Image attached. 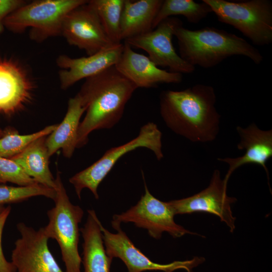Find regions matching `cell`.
<instances>
[{
    "instance_id": "d4e9b609",
    "label": "cell",
    "mask_w": 272,
    "mask_h": 272,
    "mask_svg": "<svg viewBox=\"0 0 272 272\" xmlns=\"http://www.w3.org/2000/svg\"><path fill=\"white\" fill-rule=\"evenodd\" d=\"M36 196H44L54 200L56 191L40 184L23 186L0 185V206L23 201Z\"/></svg>"
},
{
    "instance_id": "cb8c5ba5",
    "label": "cell",
    "mask_w": 272,
    "mask_h": 272,
    "mask_svg": "<svg viewBox=\"0 0 272 272\" xmlns=\"http://www.w3.org/2000/svg\"><path fill=\"white\" fill-rule=\"evenodd\" d=\"M58 124L47 126L43 129L29 134H20L13 128L4 130L0 138V157L11 159L22 152L31 143L37 139L50 134Z\"/></svg>"
},
{
    "instance_id": "277c9868",
    "label": "cell",
    "mask_w": 272,
    "mask_h": 272,
    "mask_svg": "<svg viewBox=\"0 0 272 272\" xmlns=\"http://www.w3.org/2000/svg\"><path fill=\"white\" fill-rule=\"evenodd\" d=\"M55 182V206L47 211L49 221L44 230L48 239H55L58 244L65 272H81L82 258L78 251L79 224L84 211L80 206L71 202L59 171Z\"/></svg>"
},
{
    "instance_id": "7c38bea8",
    "label": "cell",
    "mask_w": 272,
    "mask_h": 272,
    "mask_svg": "<svg viewBox=\"0 0 272 272\" xmlns=\"http://www.w3.org/2000/svg\"><path fill=\"white\" fill-rule=\"evenodd\" d=\"M61 35L67 42L86 51L88 55L114 44L105 32L98 15L89 1L65 16Z\"/></svg>"
},
{
    "instance_id": "ac0fdd59",
    "label": "cell",
    "mask_w": 272,
    "mask_h": 272,
    "mask_svg": "<svg viewBox=\"0 0 272 272\" xmlns=\"http://www.w3.org/2000/svg\"><path fill=\"white\" fill-rule=\"evenodd\" d=\"M85 111L78 94L69 99L64 117L46 137V146L49 157L60 149L64 157L70 158L72 156L77 148L80 120Z\"/></svg>"
},
{
    "instance_id": "ba28073f",
    "label": "cell",
    "mask_w": 272,
    "mask_h": 272,
    "mask_svg": "<svg viewBox=\"0 0 272 272\" xmlns=\"http://www.w3.org/2000/svg\"><path fill=\"white\" fill-rule=\"evenodd\" d=\"M145 194L137 203L125 212L114 215L111 223H133L135 226L146 229L149 234L156 239L161 238L164 232L174 238L193 234L175 222V215L168 202L154 197L145 182Z\"/></svg>"
},
{
    "instance_id": "603a6c76",
    "label": "cell",
    "mask_w": 272,
    "mask_h": 272,
    "mask_svg": "<svg viewBox=\"0 0 272 272\" xmlns=\"http://www.w3.org/2000/svg\"><path fill=\"white\" fill-rule=\"evenodd\" d=\"M105 33L113 43H121L120 21L124 0H91Z\"/></svg>"
},
{
    "instance_id": "52a82bcc",
    "label": "cell",
    "mask_w": 272,
    "mask_h": 272,
    "mask_svg": "<svg viewBox=\"0 0 272 272\" xmlns=\"http://www.w3.org/2000/svg\"><path fill=\"white\" fill-rule=\"evenodd\" d=\"M162 137L157 125L149 122L141 127L137 137L107 150L96 162L70 178L69 181L74 186L78 197L81 198L82 190L87 188L98 199L97 189L100 183L120 158L136 149L147 148L154 153L157 160H161L164 156Z\"/></svg>"
},
{
    "instance_id": "5bb4252c",
    "label": "cell",
    "mask_w": 272,
    "mask_h": 272,
    "mask_svg": "<svg viewBox=\"0 0 272 272\" xmlns=\"http://www.w3.org/2000/svg\"><path fill=\"white\" fill-rule=\"evenodd\" d=\"M123 44H112L87 57L72 58L60 55L57 58L60 87L66 89L77 82L92 77L107 68L114 66L122 53Z\"/></svg>"
},
{
    "instance_id": "8fae6325",
    "label": "cell",
    "mask_w": 272,
    "mask_h": 272,
    "mask_svg": "<svg viewBox=\"0 0 272 272\" xmlns=\"http://www.w3.org/2000/svg\"><path fill=\"white\" fill-rule=\"evenodd\" d=\"M228 182L222 179L219 170H214L209 186L199 192L186 198L168 201L174 214L206 212L219 217L233 232L236 218L231 205L236 201L227 194Z\"/></svg>"
},
{
    "instance_id": "30bf717a",
    "label": "cell",
    "mask_w": 272,
    "mask_h": 272,
    "mask_svg": "<svg viewBox=\"0 0 272 272\" xmlns=\"http://www.w3.org/2000/svg\"><path fill=\"white\" fill-rule=\"evenodd\" d=\"M112 227L117 231L112 233L101 224V230L107 255L112 259L118 258L126 265L128 272L146 271H161L173 272L177 269H184L192 272L193 268L203 262V257H195L190 260L175 261L169 263L161 264L155 262L137 248L122 231L120 225L111 223Z\"/></svg>"
},
{
    "instance_id": "44dd1931",
    "label": "cell",
    "mask_w": 272,
    "mask_h": 272,
    "mask_svg": "<svg viewBox=\"0 0 272 272\" xmlns=\"http://www.w3.org/2000/svg\"><path fill=\"white\" fill-rule=\"evenodd\" d=\"M46 137L35 140L11 159L18 163L37 183L55 189V178L49 167L50 157L46 146Z\"/></svg>"
},
{
    "instance_id": "f1b7e54d",
    "label": "cell",
    "mask_w": 272,
    "mask_h": 272,
    "mask_svg": "<svg viewBox=\"0 0 272 272\" xmlns=\"http://www.w3.org/2000/svg\"><path fill=\"white\" fill-rule=\"evenodd\" d=\"M5 133V130L0 128V138L3 136Z\"/></svg>"
},
{
    "instance_id": "2e32d148",
    "label": "cell",
    "mask_w": 272,
    "mask_h": 272,
    "mask_svg": "<svg viewBox=\"0 0 272 272\" xmlns=\"http://www.w3.org/2000/svg\"><path fill=\"white\" fill-rule=\"evenodd\" d=\"M240 141L237 148L245 150V154L237 158H218V161L226 163L229 169L224 179L227 182L232 173L239 167L255 164L262 167L268 178V171L266 166L268 160L272 157V130H262L252 123L246 127H236Z\"/></svg>"
},
{
    "instance_id": "e0dca14e",
    "label": "cell",
    "mask_w": 272,
    "mask_h": 272,
    "mask_svg": "<svg viewBox=\"0 0 272 272\" xmlns=\"http://www.w3.org/2000/svg\"><path fill=\"white\" fill-rule=\"evenodd\" d=\"M32 85L22 69L10 61L0 60V112L11 114L29 100Z\"/></svg>"
},
{
    "instance_id": "7a4b0ae2",
    "label": "cell",
    "mask_w": 272,
    "mask_h": 272,
    "mask_svg": "<svg viewBox=\"0 0 272 272\" xmlns=\"http://www.w3.org/2000/svg\"><path fill=\"white\" fill-rule=\"evenodd\" d=\"M137 89L114 65L86 79L78 93L86 113L79 127L77 148L87 144L93 131L117 124Z\"/></svg>"
},
{
    "instance_id": "4dcf8cb0",
    "label": "cell",
    "mask_w": 272,
    "mask_h": 272,
    "mask_svg": "<svg viewBox=\"0 0 272 272\" xmlns=\"http://www.w3.org/2000/svg\"><path fill=\"white\" fill-rule=\"evenodd\" d=\"M0 183L3 184L4 183L3 182V181L2 180L0 179Z\"/></svg>"
},
{
    "instance_id": "7402d4cb",
    "label": "cell",
    "mask_w": 272,
    "mask_h": 272,
    "mask_svg": "<svg viewBox=\"0 0 272 272\" xmlns=\"http://www.w3.org/2000/svg\"><path fill=\"white\" fill-rule=\"evenodd\" d=\"M212 12L206 3L193 0H164L154 19L153 30L162 21L172 16L181 15L189 23L197 24Z\"/></svg>"
},
{
    "instance_id": "8992f818",
    "label": "cell",
    "mask_w": 272,
    "mask_h": 272,
    "mask_svg": "<svg viewBox=\"0 0 272 272\" xmlns=\"http://www.w3.org/2000/svg\"><path fill=\"white\" fill-rule=\"evenodd\" d=\"M87 0H37L26 3L4 21V26L14 32L31 28L30 37L42 41L61 35L63 20L74 9L87 3Z\"/></svg>"
},
{
    "instance_id": "3957f363",
    "label": "cell",
    "mask_w": 272,
    "mask_h": 272,
    "mask_svg": "<svg viewBox=\"0 0 272 272\" xmlns=\"http://www.w3.org/2000/svg\"><path fill=\"white\" fill-rule=\"evenodd\" d=\"M179 55L191 65L211 68L229 57L242 55L254 63H261L259 51L243 38L215 27L189 30L182 25L175 31Z\"/></svg>"
},
{
    "instance_id": "ffe728a7",
    "label": "cell",
    "mask_w": 272,
    "mask_h": 272,
    "mask_svg": "<svg viewBox=\"0 0 272 272\" xmlns=\"http://www.w3.org/2000/svg\"><path fill=\"white\" fill-rule=\"evenodd\" d=\"M162 0H124L120 21L121 40L153 30L154 19Z\"/></svg>"
},
{
    "instance_id": "4fadbf2b",
    "label": "cell",
    "mask_w": 272,
    "mask_h": 272,
    "mask_svg": "<svg viewBox=\"0 0 272 272\" xmlns=\"http://www.w3.org/2000/svg\"><path fill=\"white\" fill-rule=\"evenodd\" d=\"M21 237L15 242L12 263L17 272H64L50 251L44 228L17 225Z\"/></svg>"
},
{
    "instance_id": "f546056e",
    "label": "cell",
    "mask_w": 272,
    "mask_h": 272,
    "mask_svg": "<svg viewBox=\"0 0 272 272\" xmlns=\"http://www.w3.org/2000/svg\"><path fill=\"white\" fill-rule=\"evenodd\" d=\"M5 208L3 206H0V213L4 210Z\"/></svg>"
},
{
    "instance_id": "4316f807",
    "label": "cell",
    "mask_w": 272,
    "mask_h": 272,
    "mask_svg": "<svg viewBox=\"0 0 272 272\" xmlns=\"http://www.w3.org/2000/svg\"><path fill=\"white\" fill-rule=\"evenodd\" d=\"M11 210V207L8 206L0 213V272H16V269L13 263L6 259L2 245L3 229Z\"/></svg>"
},
{
    "instance_id": "d6986e66",
    "label": "cell",
    "mask_w": 272,
    "mask_h": 272,
    "mask_svg": "<svg viewBox=\"0 0 272 272\" xmlns=\"http://www.w3.org/2000/svg\"><path fill=\"white\" fill-rule=\"evenodd\" d=\"M101 223L93 210L88 211V217L84 227L80 230L83 238L84 272H110L112 258L104 246Z\"/></svg>"
},
{
    "instance_id": "6da1fadb",
    "label": "cell",
    "mask_w": 272,
    "mask_h": 272,
    "mask_svg": "<svg viewBox=\"0 0 272 272\" xmlns=\"http://www.w3.org/2000/svg\"><path fill=\"white\" fill-rule=\"evenodd\" d=\"M216 103L214 87L205 84L165 90L160 95V112L166 125L194 143L211 142L217 137L221 115Z\"/></svg>"
},
{
    "instance_id": "5b68a950",
    "label": "cell",
    "mask_w": 272,
    "mask_h": 272,
    "mask_svg": "<svg viewBox=\"0 0 272 272\" xmlns=\"http://www.w3.org/2000/svg\"><path fill=\"white\" fill-rule=\"evenodd\" d=\"M221 23L230 25L258 46L272 42V3L269 0H202Z\"/></svg>"
},
{
    "instance_id": "9c48e42d",
    "label": "cell",
    "mask_w": 272,
    "mask_h": 272,
    "mask_svg": "<svg viewBox=\"0 0 272 272\" xmlns=\"http://www.w3.org/2000/svg\"><path fill=\"white\" fill-rule=\"evenodd\" d=\"M181 25L180 20L169 17L162 21L155 29L128 38L124 42L131 48L145 50L157 66L168 67L172 73L191 74L194 72L195 67L176 53L172 43L175 31Z\"/></svg>"
},
{
    "instance_id": "484cf974",
    "label": "cell",
    "mask_w": 272,
    "mask_h": 272,
    "mask_svg": "<svg viewBox=\"0 0 272 272\" xmlns=\"http://www.w3.org/2000/svg\"><path fill=\"white\" fill-rule=\"evenodd\" d=\"M0 179L4 183L10 182L19 186H30L37 184L16 162L11 159L0 157Z\"/></svg>"
},
{
    "instance_id": "83f0119b",
    "label": "cell",
    "mask_w": 272,
    "mask_h": 272,
    "mask_svg": "<svg viewBox=\"0 0 272 272\" xmlns=\"http://www.w3.org/2000/svg\"><path fill=\"white\" fill-rule=\"evenodd\" d=\"M27 2L23 0H0V34L4 31L5 19Z\"/></svg>"
},
{
    "instance_id": "9a60e30c",
    "label": "cell",
    "mask_w": 272,
    "mask_h": 272,
    "mask_svg": "<svg viewBox=\"0 0 272 272\" xmlns=\"http://www.w3.org/2000/svg\"><path fill=\"white\" fill-rule=\"evenodd\" d=\"M114 66L137 88H153L163 83L178 84L183 79L181 74L159 68L148 57L134 51L125 42L120 57Z\"/></svg>"
}]
</instances>
